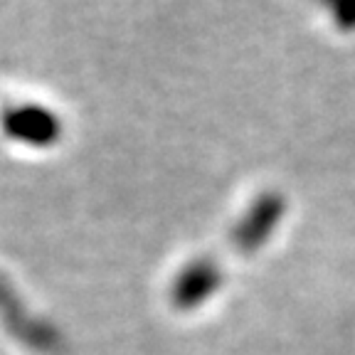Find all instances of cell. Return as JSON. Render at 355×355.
Masks as SVG:
<instances>
[{
    "label": "cell",
    "instance_id": "cell-1",
    "mask_svg": "<svg viewBox=\"0 0 355 355\" xmlns=\"http://www.w3.org/2000/svg\"><path fill=\"white\" fill-rule=\"evenodd\" d=\"M6 131L25 144L47 146L60 136L62 123L44 106H20L6 114Z\"/></svg>",
    "mask_w": 355,
    "mask_h": 355
},
{
    "label": "cell",
    "instance_id": "cell-2",
    "mask_svg": "<svg viewBox=\"0 0 355 355\" xmlns=\"http://www.w3.org/2000/svg\"><path fill=\"white\" fill-rule=\"evenodd\" d=\"M326 12L331 15L333 25L343 33H353L355 30V0H318Z\"/></svg>",
    "mask_w": 355,
    "mask_h": 355
}]
</instances>
